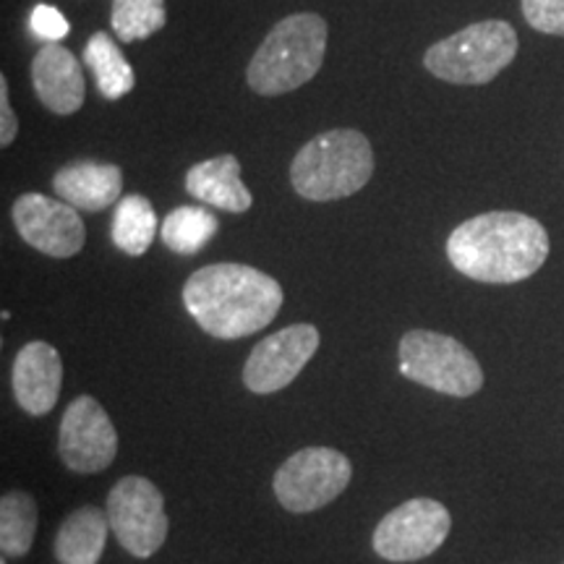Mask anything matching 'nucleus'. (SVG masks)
Masks as SVG:
<instances>
[{
	"instance_id": "nucleus-1",
	"label": "nucleus",
	"mask_w": 564,
	"mask_h": 564,
	"mask_svg": "<svg viewBox=\"0 0 564 564\" xmlns=\"http://www.w3.org/2000/svg\"><path fill=\"white\" fill-rule=\"evenodd\" d=\"M549 232L523 212H484L457 225L447 238V259L457 272L489 285L533 278L549 259Z\"/></svg>"
},
{
	"instance_id": "nucleus-2",
	"label": "nucleus",
	"mask_w": 564,
	"mask_h": 564,
	"mask_svg": "<svg viewBox=\"0 0 564 564\" xmlns=\"http://www.w3.org/2000/svg\"><path fill=\"white\" fill-rule=\"evenodd\" d=\"M282 285L249 264H209L183 285V306L204 333L217 340H241L262 333L280 314Z\"/></svg>"
},
{
	"instance_id": "nucleus-3",
	"label": "nucleus",
	"mask_w": 564,
	"mask_h": 564,
	"mask_svg": "<svg viewBox=\"0 0 564 564\" xmlns=\"http://www.w3.org/2000/svg\"><path fill=\"white\" fill-rule=\"evenodd\" d=\"M327 53V21L303 11L280 19L257 47L246 82L262 97H278L303 87L319 74Z\"/></svg>"
},
{
	"instance_id": "nucleus-4",
	"label": "nucleus",
	"mask_w": 564,
	"mask_h": 564,
	"mask_svg": "<svg viewBox=\"0 0 564 564\" xmlns=\"http://www.w3.org/2000/svg\"><path fill=\"white\" fill-rule=\"evenodd\" d=\"M373 175V150L358 129L316 133L291 162L295 194L308 202H337L358 194Z\"/></svg>"
},
{
	"instance_id": "nucleus-5",
	"label": "nucleus",
	"mask_w": 564,
	"mask_h": 564,
	"mask_svg": "<svg viewBox=\"0 0 564 564\" xmlns=\"http://www.w3.org/2000/svg\"><path fill=\"white\" fill-rule=\"evenodd\" d=\"M518 47V32L512 30V24L489 19L434 42L423 55V66L442 82L481 87L510 66Z\"/></svg>"
},
{
	"instance_id": "nucleus-6",
	"label": "nucleus",
	"mask_w": 564,
	"mask_h": 564,
	"mask_svg": "<svg viewBox=\"0 0 564 564\" xmlns=\"http://www.w3.org/2000/svg\"><path fill=\"white\" fill-rule=\"evenodd\" d=\"M400 371L411 382L449 398H470L484 387V369L455 337L411 329L400 340Z\"/></svg>"
},
{
	"instance_id": "nucleus-7",
	"label": "nucleus",
	"mask_w": 564,
	"mask_h": 564,
	"mask_svg": "<svg viewBox=\"0 0 564 564\" xmlns=\"http://www.w3.org/2000/svg\"><path fill=\"white\" fill-rule=\"evenodd\" d=\"M352 478L350 460L333 447H306L274 474V497L288 512H314L335 502Z\"/></svg>"
},
{
	"instance_id": "nucleus-8",
	"label": "nucleus",
	"mask_w": 564,
	"mask_h": 564,
	"mask_svg": "<svg viewBox=\"0 0 564 564\" xmlns=\"http://www.w3.org/2000/svg\"><path fill=\"white\" fill-rule=\"evenodd\" d=\"M110 531L118 544L137 560H147L165 544L171 520L165 514V499L158 486L144 476H126L112 486L105 507Z\"/></svg>"
},
{
	"instance_id": "nucleus-9",
	"label": "nucleus",
	"mask_w": 564,
	"mask_h": 564,
	"mask_svg": "<svg viewBox=\"0 0 564 564\" xmlns=\"http://www.w3.org/2000/svg\"><path fill=\"white\" fill-rule=\"evenodd\" d=\"M453 531L449 510L436 499H411L387 512L373 531V552L382 560L403 564L432 556Z\"/></svg>"
},
{
	"instance_id": "nucleus-10",
	"label": "nucleus",
	"mask_w": 564,
	"mask_h": 564,
	"mask_svg": "<svg viewBox=\"0 0 564 564\" xmlns=\"http://www.w3.org/2000/svg\"><path fill=\"white\" fill-rule=\"evenodd\" d=\"M58 455L74 474H100L118 455V434L105 408L89 394L70 400L58 429Z\"/></svg>"
},
{
	"instance_id": "nucleus-11",
	"label": "nucleus",
	"mask_w": 564,
	"mask_h": 564,
	"mask_svg": "<svg viewBox=\"0 0 564 564\" xmlns=\"http://www.w3.org/2000/svg\"><path fill=\"white\" fill-rule=\"evenodd\" d=\"M13 225L24 243L53 259L76 257L87 243L79 209L45 194H21L11 207Z\"/></svg>"
},
{
	"instance_id": "nucleus-12",
	"label": "nucleus",
	"mask_w": 564,
	"mask_h": 564,
	"mask_svg": "<svg viewBox=\"0 0 564 564\" xmlns=\"http://www.w3.org/2000/svg\"><path fill=\"white\" fill-rule=\"evenodd\" d=\"M319 329L314 324H291L280 333L267 335L257 348L251 350L249 361L243 366V384L253 394H274L285 390L303 366L319 350Z\"/></svg>"
},
{
	"instance_id": "nucleus-13",
	"label": "nucleus",
	"mask_w": 564,
	"mask_h": 564,
	"mask_svg": "<svg viewBox=\"0 0 564 564\" xmlns=\"http://www.w3.org/2000/svg\"><path fill=\"white\" fill-rule=\"evenodd\" d=\"M11 387L21 411L34 419L51 413L63 387L61 352L51 343H26L13 358Z\"/></svg>"
},
{
	"instance_id": "nucleus-14",
	"label": "nucleus",
	"mask_w": 564,
	"mask_h": 564,
	"mask_svg": "<svg viewBox=\"0 0 564 564\" xmlns=\"http://www.w3.org/2000/svg\"><path fill=\"white\" fill-rule=\"evenodd\" d=\"M32 87L40 102L55 116H74L87 100L82 63L61 42H47L34 55Z\"/></svg>"
},
{
	"instance_id": "nucleus-15",
	"label": "nucleus",
	"mask_w": 564,
	"mask_h": 564,
	"mask_svg": "<svg viewBox=\"0 0 564 564\" xmlns=\"http://www.w3.org/2000/svg\"><path fill=\"white\" fill-rule=\"evenodd\" d=\"M53 188L70 207L102 212L123 199V173L112 162L76 160L53 175Z\"/></svg>"
},
{
	"instance_id": "nucleus-16",
	"label": "nucleus",
	"mask_w": 564,
	"mask_h": 564,
	"mask_svg": "<svg viewBox=\"0 0 564 564\" xmlns=\"http://www.w3.org/2000/svg\"><path fill=\"white\" fill-rule=\"evenodd\" d=\"M186 192L199 204L232 212V215H243L253 204L251 192L241 181V162L236 154H217L188 167Z\"/></svg>"
},
{
	"instance_id": "nucleus-17",
	"label": "nucleus",
	"mask_w": 564,
	"mask_h": 564,
	"mask_svg": "<svg viewBox=\"0 0 564 564\" xmlns=\"http://www.w3.org/2000/svg\"><path fill=\"white\" fill-rule=\"evenodd\" d=\"M110 520L100 507H79L70 512L55 535V560L61 564H97L108 541Z\"/></svg>"
},
{
	"instance_id": "nucleus-18",
	"label": "nucleus",
	"mask_w": 564,
	"mask_h": 564,
	"mask_svg": "<svg viewBox=\"0 0 564 564\" xmlns=\"http://www.w3.org/2000/svg\"><path fill=\"white\" fill-rule=\"evenodd\" d=\"M84 63H87L91 76H95L97 89H100L105 100H121V97H126L137 87V74H133L131 63L126 61L123 51L116 45V40L108 32H95L87 40Z\"/></svg>"
},
{
	"instance_id": "nucleus-19",
	"label": "nucleus",
	"mask_w": 564,
	"mask_h": 564,
	"mask_svg": "<svg viewBox=\"0 0 564 564\" xmlns=\"http://www.w3.org/2000/svg\"><path fill=\"white\" fill-rule=\"evenodd\" d=\"M112 243L129 257H144L158 236V212L141 194H129L116 204L112 215Z\"/></svg>"
},
{
	"instance_id": "nucleus-20",
	"label": "nucleus",
	"mask_w": 564,
	"mask_h": 564,
	"mask_svg": "<svg viewBox=\"0 0 564 564\" xmlns=\"http://www.w3.org/2000/svg\"><path fill=\"white\" fill-rule=\"evenodd\" d=\"M217 217L207 207H178L160 225V238L167 249L183 257L199 253L217 236Z\"/></svg>"
},
{
	"instance_id": "nucleus-21",
	"label": "nucleus",
	"mask_w": 564,
	"mask_h": 564,
	"mask_svg": "<svg viewBox=\"0 0 564 564\" xmlns=\"http://www.w3.org/2000/svg\"><path fill=\"white\" fill-rule=\"evenodd\" d=\"M37 531V505L30 494L9 491L0 499V549L3 556H24Z\"/></svg>"
},
{
	"instance_id": "nucleus-22",
	"label": "nucleus",
	"mask_w": 564,
	"mask_h": 564,
	"mask_svg": "<svg viewBox=\"0 0 564 564\" xmlns=\"http://www.w3.org/2000/svg\"><path fill=\"white\" fill-rule=\"evenodd\" d=\"M110 24L121 42H141L167 24L165 0H112Z\"/></svg>"
},
{
	"instance_id": "nucleus-23",
	"label": "nucleus",
	"mask_w": 564,
	"mask_h": 564,
	"mask_svg": "<svg viewBox=\"0 0 564 564\" xmlns=\"http://www.w3.org/2000/svg\"><path fill=\"white\" fill-rule=\"evenodd\" d=\"M520 9L535 32L564 37V0H520Z\"/></svg>"
},
{
	"instance_id": "nucleus-24",
	"label": "nucleus",
	"mask_w": 564,
	"mask_h": 564,
	"mask_svg": "<svg viewBox=\"0 0 564 564\" xmlns=\"http://www.w3.org/2000/svg\"><path fill=\"white\" fill-rule=\"evenodd\" d=\"M30 26H32V32L37 34L40 40H47V42L63 40L68 34V30H70L68 19L63 17V13L55 9V6H47V3L34 6Z\"/></svg>"
},
{
	"instance_id": "nucleus-25",
	"label": "nucleus",
	"mask_w": 564,
	"mask_h": 564,
	"mask_svg": "<svg viewBox=\"0 0 564 564\" xmlns=\"http://www.w3.org/2000/svg\"><path fill=\"white\" fill-rule=\"evenodd\" d=\"M19 133L17 112L11 110V97H9V82L6 76H0V147H11V141Z\"/></svg>"
},
{
	"instance_id": "nucleus-26",
	"label": "nucleus",
	"mask_w": 564,
	"mask_h": 564,
	"mask_svg": "<svg viewBox=\"0 0 564 564\" xmlns=\"http://www.w3.org/2000/svg\"><path fill=\"white\" fill-rule=\"evenodd\" d=\"M0 564H9V562H6V556H3V562H0Z\"/></svg>"
}]
</instances>
